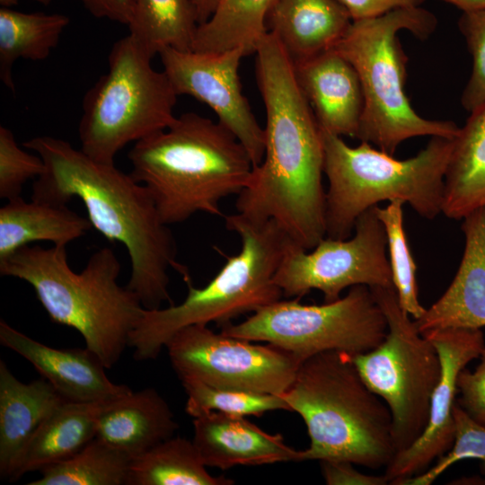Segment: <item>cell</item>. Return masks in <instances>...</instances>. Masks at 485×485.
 <instances>
[{"mask_svg": "<svg viewBox=\"0 0 485 485\" xmlns=\"http://www.w3.org/2000/svg\"><path fill=\"white\" fill-rule=\"evenodd\" d=\"M0 343L29 361L66 401L98 402L132 390L106 375V367L87 348H54L0 322Z\"/></svg>", "mask_w": 485, "mask_h": 485, "instance_id": "obj_16", "label": "cell"}, {"mask_svg": "<svg viewBox=\"0 0 485 485\" xmlns=\"http://www.w3.org/2000/svg\"><path fill=\"white\" fill-rule=\"evenodd\" d=\"M93 227L67 205L22 197L8 200L0 208V260L31 242L48 241L65 245L84 235Z\"/></svg>", "mask_w": 485, "mask_h": 485, "instance_id": "obj_24", "label": "cell"}, {"mask_svg": "<svg viewBox=\"0 0 485 485\" xmlns=\"http://www.w3.org/2000/svg\"><path fill=\"white\" fill-rule=\"evenodd\" d=\"M151 60L129 35L111 47L108 72L83 100L80 149L89 157L114 163L127 145L167 128L176 119L179 95Z\"/></svg>", "mask_w": 485, "mask_h": 485, "instance_id": "obj_9", "label": "cell"}, {"mask_svg": "<svg viewBox=\"0 0 485 485\" xmlns=\"http://www.w3.org/2000/svg\"><path fill=\"white\" fill-rule=\"evenodd\" d=\"M299 87L321 129L357 137L364 95L353 66L335 49L294 63Z\"/></svg>", "mask_w": 485, "mask_h": 485, "instance_id": "obj_17", "label": "cell"}, {"mask_svg": "<svg viewBox=\"0 0 485 485\" xmlns=\"http://www.w3.org/2000/svg\"><path fill=\"white\" fill-rule=\"evenodd\" d=\"M436 17L421 6L400 8L384 14L352 21L333 47L355 68L364 95L357 139L393 155L405 140L415 137L455 138L454 122L428 119L412 108L405 93L408 57L398 33L408 31L427 40Z\"/></svg>", "mask_w": 485, "mask_h": 485, "instance_id": "obj_7", "label": "cell"}, {"mask_svg": "<svg viewBox=\"0 0 485 485\" xmlns=\"http://www.w3.org/2000/svg\"><path fill=\"white\" fill-rule=\"evenodd\" d=\"M22 146L45 163L33 183L31 199L67 205L79 198L93 227L126 247L131 265L127 287L142 305L151 310L164 302L173 304L168 270L181 273L185 267L176 260L173 234L147 188L114 163L95 161L63 139L41 136Z\"/></svg>", "mask_w": 485, "mask_h": 485, "instance_id": "obj_2", "label": "cell"}, {"mask_svg": "<svg viewBox=\"0 0 485 485\" xmlns=\"http://www.w3.org/2000/svg\"><path fill=\"white\" fill-rule=\"evenodd\" d=\"M280 395L307 428L310 446L299 452V462L340 460L376 470L394 457L390 409L351 355L331 350L308 357Z\"/></svg>", "mask_w": 485, "mask_h": 485, "instance_id": "obj_5", "label": "cell"}, {"mask_svg": "<svg viewBox=\"0 0 485 485\" xmlns=\"http://www.w3.org/2000/svg\"><path fill=\"white\" fill-rule=\"evenodd\" d=\"M352 463L340 460L320 461L322 477L328 485H385L389 484L384 475L365 474Z\"/></svg>", "mask_w": 485, "mask_h": 485, "instance_id": "obj_37", "label": "cell"}, {"mask_svg": "<svg viewBox=\"0 0 485 485\" xmlns=\"http://www.w3.org/2000/svg\"><path fill=\"white\" fill-rule=\"evenodd\" d=\"M132 457L94 437L72 457L40 470L28 485H126Z\"/></svg>", "mask_w": 485, "mask_h": 485, "instance_id": "obj_30", "label": "cell"}, {"mask_svg": "<svg viewBox=\"0 0 485 485\" xmlns=\"http://www.w3.org/2000/svg\"><path fill=\"white\" fill-rule=\"evenodd\" d=\"M95 18L108 19L128 25L135 9V0H81Z\"/></svg>", "mask_w": 485, "mask_h": 485, "instance_id": "obj_39", "label": "cell"}, {"mask_svg": "<svg viewBox=\"0 0 485 485\" xmlns=\"http://www.w3.org/2000/svg\"><path fill=\"white\" fill-rule=\"evenodd\" d=\"M197 11L198 23L205 22L214 13L219 0H192Z\"/></svg>", "mask_w": 485, "mask_h": 485, "instance_id": "obj_40", "label": "cell"}, {"mask_svg": "<svg viewBox=\"0 0 485 485\" xmlns=\"http://www.w3.org/2000/svg\"><path fill=\"white\" fill-rule=\"evenodd\" d=\"M464 250L448 288L425 313L414 320L418 331L485 326V208L463 218Z\"/></svg>", "mask_w": 485, "mask_h": 485, "instance_id": "obj_18", "label": "cell"}, {"mask_svg": "<svg viewBox=\"0 0 485 485\" xmlns=\"http://www.w3.org/2000/svg\"><path fill=\"white\" fill-rule=\"evenodd\" d=\"M225 223L239 236L241 251L228 255L215 247L225 262L204 287H195L188 274L182 278L188 294L181 304L145 308L128 340L136 360L155 359L182 328L211 322L223 326L281 299L274 277L291 239L273 219L252 220L236 213L225 216Z\"/></svg>", "mask_w": 485, "mask_h": 485, "instance_id": "obj_6", "label": "cell"}, {"mask_svg": "<svg viewBox=\"0 0 485 485\" xmlns=\"http://www.w3.org/2000/svg\"><path fill=\"white\" fill-rule=\"evenodd\" d=\"M326 192V237L349 238L357 217L382 201L401 200L422 217L442 213L445 176L454 138L431 137L416 155L398 160L361 141L355 147L322 129Z\"/></svg>", "mask_w": 485, "mask_h": 485, "instance_id": "obj_8", "label": "cell"}, {"mask_svg": "<svg viewBox=\"0 0 485 485\" xmlns=\"http://www.w3.org/2000/svg\"><path fill=\"white\" fill-rule=\"evenodd\" d=\"M44 171L42 158L19 147L13 132L0 126V198L10 200L21 197L24 183L39 178Z\"/></svg>", "mask_w": 485, "mask_h": 485, "instance_id": "obj_34", "label": "cell"}, {"mask_svg": "<svg viewBox=\"0 0 485 485\" xmlns=\"http://www.w3.org/2000/svg\"><path fill=\"white\" fill-rule=\"evenodd\" d=\"M454 5L463 12H471L485 8V0H442Z\"/></svg>", "mask_w": 485, "mask_h": 485, "instance_id": "obj_41", "label": "cell"}, {"mask_svg": "<svg viewBox=\"0 0 485 485\" xmlns=\"http://www.w3.org/2000/svg\"><path fill=\"white\" fill-rule=\"evenodd\" d=\"M458 28L472 57V72L461 98L471 113L485 101V8L462 13Z\"/></svg>", "mask_w": 485, "mask_h": 485, "instance_id": "obj_35", "label": "cell"}, {"mask_svg": "<svg viewBox=\"0 0 485 485\" xmlns=\"http://www.w3.org/2000/svg\"><path fill=\"white\" fill-rule=\"evenodd\" d=\"M65 400L42 376L19 381L0 360V476L8 479L19 454Z\"/></svg>", "mask_w": 485, "mask_h": 485, "instance_id": "obj_22", "label": "cell"}, {"mask_svg": "<svg viewBox=\"0 0 485 485\" xmlns=\"http://www.w3.org/2000/svg\"><path fill=\"white\" fill-rule=\"evenodd\" d=\"M474 371L463 368L457 378L456 403L477 423L485 427V348Z\"/></svg>", "mask_w": 485, "mask_h": 485, "instance_id": "obj_36", "label": "cell"}, {"mask_svg": "<svg viewBox=\"0 0 485 485\" xmlns=\"http://www.w3.org/2000/svg\"><path fill=\"white\" fill-rule=\"evenodd\" d=\"M351 22L338 0H277L268 30L297 63L333 48Z\"/></svg>", "mask_w": 485, "mask_h": 485, "instance_id": "obj_21", "label": "cell"}, {"mask_svg": "<svg viewBox=\"0 0 485 485\" xmlns=\"http://www.w3.org/2000/svg\"><path fill=\"white\" fill-rule=\"evenodd\" d=\"M422 335L433 343L439 354L441 375L432 394L428 420L423 433L409 447L397 452L385 467L384 475L392 485L424 472L435 460L452 448L455 436L454 407L457 378L485 348L481 329L451 328Z\"/></svg>", "mask_w": 485, "mask_h": 485, "instance_id": "obj_15", "label": "cell"}, {"mask_svg": "<svg viewBox=\"0 0 485 485\" xmlns=\"http://www.w3.org/2000/svg\"><path fill=\"white\" fill-rule=\"evenodd\" d=\"M377 207L357 217L350 239L325 236L311 251L290 240L274 277L283 295L300 298L317 289L328 303L340 299L344 289L357 285L394 287L386 254V233Z\"/></svg>", "mask_w": 485, "mask_h": 485, "instance_id": "obj_12", "label": "cell"}, {"mask_svg": "<svg viewBox=\"0 0 485 485\" xmlns=\"http://www.w3.org/2000/svg\"><path fill=\"white\" fill-rule=\"evenodd\" d=\"M401 200H392L385 207H377V215L384 225L389 251L392 283L401 307L414 320L426 311L418 296L417 266L410 252L403 227Z\"/></svg>", "mask_w": 485, "mask_h": 485, "instance_id": "obj_32", "label": "cell"}, {"mask_svg": "<svg viewBox=\"0 0 485 485\" xmlns=\"http://www.w3.org/2000/svg\"><path fill=\"white\" fill-rule=\"evenodd\" d=\"M158 55L176 93L190 95L210 107L218 122L245 147L253 167L260 165L265 152V132L242 93L239 78L245 50L197 52L165 48Z\"/></svg>", "mask_w": 485, "mask_h": 485, "instance_id": "obj_14", "label": "cell"}, {"mask_svg": "<svg viewBox=\"0 0 485 485\" xmlns=\"http://www.w3.org/2000/svg\"><path fill=\"white\" fill-rule=\"evenodd\" d=\"M0 3L4 7L10 8V6L17 4V0H0Z\"/></svg>", "mask_w": 485, "mask_h": 485, "instance_id": "obj_42", "label": "cell"}, {"mask_svg": "<svg viewBox=\"0 0 485 485\" xmlns=\"http://www.w3.org/2000/svg\"><path fill=\"white\" fill-rule=\"evenodd\" d=\"M212 476L192 440L172 436L131 459L126 485H232Z\"/></svg>", "mask_w": 485, "mask_h": 485, "instance_id": "obj_28", "label": "cell"}, {"mask_svg": "<svg viewBox=\"0 0 485 485\" xmlns=\"http://www.w3.org/2000/svg\"><path fill=\"white\" fill-rule=\"evenodd\" d=\"M388 325L369 287H349L340 299L303 304L299 297L278 300L243 322L222 326V333L250 341L267 342L299 358L325 351L351 356L366 353L385 338Z\"/></svg>", "mask_w": 485, "mask_h": 485, "instance_id": "obj_11", "label": "cell"}, {"mask_svg": "<svg viewBox=\"0 0 485 485\" xmlns=\"http://www.w3.org/2000/svg\"><path fill=\"white\" fill-rule=\"evenodd\" d=\"M69 24L60 13H22L0 9V79L13 92V66L19 58L46 59Z\"/></svg>", "mask_w": 485, "mask_h": 485, "instance_id": "obj_27", "label": "cell"}, {"mask_svg": "<svg viewBox=\"0 0 485 485\" xmlns=\"http://www.w3.org/2000/svg\"><path fill=\"white\" fill-rule=\"evenodd\" d=\"M104 403H61L22 448L8 480L15 481L27 472L40 471L78 453L95 437L98 416Z\"/></svg>", "mask_w": 485, "mask_h": 485, "instance_id": "obj_23", "label": "cell"}, {"mask_svg": "<svg viewBox=\"0 0 485 485\" xmlns=\"http://www.w3.org/2000/svg\"><path fill=\"white\" fill-rule=\"evenodd\" d=\"M192 0H135L129 36L152 58L165 48L192 50L198 27Z\"/></svg>", "mask_w": 485, "mask_h": 485, "instance_id": "obj_29", "label": "cell"}, {"mask_svg": "<svg viewBox=\"0 0 485 485\" xmlns=\"http://www.w3.org/2000/svg\"><path fill=\"white\" fill-rule=\"evenodd\" d=\"M254 54L266 110L265 152L238 195L236 210L252 220L273 219L295 243L310 251L326 234L322 129L277 37L268 31Z\"/></svg>", "mask_w": 485, "mask_h": 485, "instance_id": "obj_1", "label": "cell"}, {"mask_svg": "<svg viewBox=\"0 0 485 485\" xmlns=\"http://www.w3.org/2000/svg\"><path fill=\"white\" fill-rule=\"evenodd\" d=\"M121 265L111 248L94 251L74 271L66 246H23L0 260V274L30 284L52 322L71 327L106 369L128 347L145 307L137 295L118 283Z\"/></svg>", "mask_w": 485, "mask_h": 485, "instance_id": "obj_4", "label": "cell"}, {"mask_svg": "<svg viewBox=\"0 0 485 485\" xmlns=\"http://www.w3.org/2000/svg\"><path fill=\"white\" fill-rule=\"evenodd\" d=\"M128 156L131 176L147 188L168 225L198 212L225 216L220 201L245 190L254 168L229 129L195 112L136 142Z\"/></svg>", "mask_w": 485, "mask_h": 485, "instance_id": "obj_3", "label": "cell"}, {"mask_svg": "<svg viewBox=\"0 0 485 485\" xmlns=\"http://www.w3.org/2000/svg\"><path fill=\"white\" fill-rule=\"evenodd\" d=\"M387 322L384 340L352 356L363 381L390 409L396 453L409 447L428 424L441 375L439 354L401 307L394 287H370Z\"/></svg>", "mask_w": 485, "mask_h": 485, "instance_id": "obj_10", "label": "cell"}, {"mask_svg": "<svg viewBox=\"0 0 485 485\" xmlns=\"http://www.w3.org/2000/svg\"><path fill=\"white\" fill-rule=\"evenodd\" d=\"M178 428L164 398L145 388L105 401L95 437L133 458L173 436Z\"/></svg>", "mask_w": 485, "mask_h": 485, "instance_id": "obj_20", "label": "cell"}, {"mask_svg": "<svg viewBox=\"0 0 485 485\" xmlns=\"http://www.w3.org/2000/svg\"><path fill=\"white\" fill-rule=\"evenodd\" d=\"M348 12L352 21L376 17L391 11L418 7L426 0H338Z\"/></svg>", "mask_w": 485, "mask_h": 485, "instance_id": "obj_38", "label": "cell"}, {"mask_svg": "<svg viewBox=\"0 0 485 485\" xmlns=\"http://www.w3.org/2000/svg\"><path fill=\"white\" fill-rule=\"evenodd\" d=\"M181 381L187 393L185 410L192 418L210 411L259 417L269 411L290 410L278 394L216 387L191 379Z\"/></svg>", "mask_w": 485, "mask_h": 485, "instance_id": "obj_31", "label": "cell"}, {"mask_svg": "<svg viewBox=\"0 0 485 485\" xmlns=\"http://www.w3.org/2000/svg\"><path fill=\"white\" fill-rule=\"evenodd\" d=\"M31 1H35L37 3H40L43 5H48L50 4L51 0H31Z\"/></svg>", "mask_w": 485, "mask_h": 485, "instance_id": "obj_43", "label": "cell"}, {"mask_svg": "<svg viewBox=\"0 0 485 485\" xmlns=\"http://www.w3.org/2000/svg\"><path fill=\"white\" fill-rule=\"evenodd\" d=\"M455 436L452 448L424 472L401 481L398 485H430L454 463L480 460L485 466V427L473 420L455 401Z\"/></svg>", "mask_w": 485, "mask_h": 485, "instance_id": "obj_33", "label": "cell"}, {"mask_svg": "<svg viewBox=\"0 0 485 485\" xmlns=\"http://www.w3.org/2000/svg\"><path fill=\"white\" fill-rule=\"evenodd\" d=\"M192 442L207 467L299 462V452L279 434H269L243 416L210 411L193 418Z\"/></svg>", "mask_w": 485, "mask_h": 485, "instance_id": "obj_19", "label": "cell"}, {"mask_svg": "<svg viewBox=\"0 0 485 485\" xmlns=\"http://www.w3.org/2000/svg\"><path fill=\"white\" fill-rule=\"evenodd\" d=\"M165 348L180 380L278 395L290 387L302 363L278 347L216 333L206 324L181 329Z\"/></svg>", "mask_w": 485, "mask_h": 485, "instance_id": "obj_13", "label": "cell"}, {"mask_svg": "<svg viewBox=\"0 0 485 485\" xmlns=\"http://www.w3.org/2000/svg\"><path fill=\"white\" fill-rule=\"evenodd\" d=\"M485 208V101L460 128L445 176L442 213L460 220Z\"/></svg>", "mask_w": 485, "mask_h": 485, "instance_id": "obj_25", "label": "cell"}, {"mask_svg": "<svg viewBox=\"0 0 485 485\" xmlns=\"http://www.w3.org/2000/svg\"><path fill=\"white\" fill-rule=\"evenodd\" d=\"M277 0H219L212 15L198 25L192 45L197 52L242 48L254 54L269 31L268 19Z\"/></svg>", "mask_w": 485, "mask_h": 485, "instance_id": "obj_26", "label": "cell"}]
</instances>
